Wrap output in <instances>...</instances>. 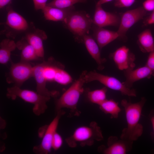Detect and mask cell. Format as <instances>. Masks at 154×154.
Listing matches in <instances>:
<instances>
[{
    "mask_svg": "<svg viewBox=\"0 0 154 154\" xmlns=\"http://www.w3.org/2000/svg\"><path fill=\"white\" fill-rule=\"evenodd\" d=\"M25 38L33 47L38 56L43 60L44 51L43 42L44 40L47 38L44 32L36 29L33 32L27 34Z\"/></svg>",
    "mask_w": 154,
    "mask_h": 154,
    "instance_id": "obj_16",
    "label": "cell"
},
{
    "mask_svg": "<svg viewBox=\"0 0 154 154\" xmlns=\"http://www.w3.org/2000/svg\"><path fill=\"white\" fill-rule=\"evenodd\" d=\"M100 109L112 118H117L121 110L118 102L113 99H106L99 105Z\"/></svg>",
    "mask_w": 154,
    "mask_h": 154,
    "instance_id": "obj_23",
    "label": "cell"
},
{
    "mask_svg": "<svg viewBox=\"0 0 154 154\" xmlns=\"http://www.w3.org/2000/svg\"><path fill=\"white\" fill-rule=\"evenodd\" d=\"M6 24L12 29L18 31H24L28 28L26 20L21 15L13 10L8 11Z\"/></svg>",
    "mask_w": 154,
    "mask_h": 154,
    "instance_id": "obj_20",
    "label": "cell"
},
{
    "mask_svg": "<svg viewBox=\"0 0 154 154\" xmlns=\"http://www.w3.org/2000/svg\"><path fill=\"white\" fill-rule=\"evenodd\" d=\"M124 72L126 80L123 83L129 88L135 82L145 78L149 79L152 76L151 70L146 65L135 69L126 70Z\"/></svg>",
    "mask_w": 154,
    "mask_h": 154,
    "instance_id": "obj_14",
    "label": "cell"
},
{
    "mask_svg": "<svg viewBox=\"0 0 154 154\" xmlns=\"http://www.w3.org/2000/svg\"><path fill=\"white\" fill-rule=\"evenodd\" d=\"M120 17L118 15L104 10L101 5L96 4L93 23L101 27L119 26Z\"/></svg>",
    "mask_w": 154,
    "mask_h": 154,
    "instance_id": "obj_11",
    "label": "cell"
},
{
    "mask_svg": "<svg viewBox=\"0 0 154 154\" xmlns=\"http://www.w3.org/2000/svg\"><path fill=\"white\" fill-rule=\"evenodd\" d=\"M93 37L100 49L119 37L117 31L106 29L96 26L93 29Z\"/></svg>",
    "mask_w": 154,
    "mask_h": 154,
    "instance_id": "obj_18",
    "label": "cell"
},
{
    "mask_svg": "<svg viewBox=\"0 0 154 154\" xmlns=\"http://www.w3.org/2000/svg\"><path fill=\"white\" fill-rule=\"evenodd\" d=\"M107 89L104 87L101 89L89 91L87 93L88 98L92 103L99 105L106 98Z\"/></svg>",
    "mask_w": 154,
    "mask_h": 154,
    "instance_id": "obj_24",
    "label": "cell"
},
{
    "mask_svg": "<svg viewBox=\"0 0 154 154\" xmlns=\"http://www.w3.org/2000/svg\"><path fill=\"white\" fill-rule=\"evenodd\" d=\"M87 0H53L46 5L61 9L66 8L76 3H85Z\"/></svg>",
    "mask_w": 154,
    "mask_h": 154,
    "instance_id": "obj_25",
    "label": "cell"
},
{
    "mask_svg": "<svg viewBox=\"0 0 154 154\" xmlns=\"http://www.w3.org/2000/svg\"><path fill=\"white\" fill-rule=\"evenodd\" d=\"M7 96L14 100L19 97L25 101L34 104L33 111L36 115L39 116L44 113L47 108L46 103L51 97L41 95L37 92L23 89L15 86L7 88Z\"/></svg>",
    "mask_w": 154,
    "mask_h": 154,
    "instance_id": "obj_2",
    "label": "cell"
},
{
    "mask_svg": "<svg viewBox=\"0 0 154 154\" xmlns=\"http://www.w3.org/2000/svg\"><path fill=\"white\" fill-rule=\"evenodd\" d=\"M63 22L65 27L74 35L76 40L81 42L84 36L88 34L93 20L84 11L74 10Z\"/></svg>",
    "mask_w": 154,
    "mask_h": 154,
    "instance_id": "obj_3",
    "label": "cell"
},
{
    "mask_svg": "<svg viewBox=\"0 0 154 154\" xmlns=\"http://www.w3.org/2000/svg\"><path fill=\"white\" fill-rule=\"evenodd\" d=\"M74 10L73 6L66 8L61 9L47 5L42 10L46 20L63 22L70 13Z\"/></svg>",
    "mask_w": 154,
    "mask_h": 154,
    "instance_id": "obj_17",
    "label": "cell"
},
{
    "mask_svg": "<svg viewBox=\"0 0 154 154\" xmlns=\"http://www.w3.org/2000/svg\"><path fill=\"white\" fill-rule=\"evenodd\" d=\"M151 70L154 76V50L150 52L145 65Z\"/></svg>",
    "mask_w": 154,
    "mask_h": 154,
    "instance_id": "obj_28",
    "label": "cell"
},
{
    "mask_svg": "<svg viewBox=\"0 0 154 154\" xmlns=\"http://www.w3.org/2000/svg\"><path fill=\"white\" fill-rule=\"evenodd\" d=\"M35 9L42 10L46 6L47 0H33Z\"/></svg>",
    "mask_w": 154,
    "mask_h": 154,
    "instance_id": "obj_30",
    "label": "cell"
},
{
    "mask_svg": "<svg viewBox=\"0 0 154 154\" xmlns=\"http://www.w3.org/2000/svg\"><path fill=\"white\" fill-rule=\"evenodd\" d=\"M63 142V139L61 136L56 132L54 134L52 140V148L54 150L58 149L62 145Z\"/></svg>",
    "mask_w": 154,
    "mask_h": 154,
    "instance_id": "obj_26",
    "label": "cell"
},
{
    "mask_svg": "<svg viewBox=\"0 0 154 154\" xmlns=\"http://www.w3.org/2000/svg\"><path fill=\"white\" fill-rule=\"evenodd\" d=\"M103 139L100 127L96 123L93 122L89 125L77 127L66 141L70 146L73 147L78 143L81 145H91L95 141H100Z\"/></svg>",
    "mask_w": 154,
    "mask_h": 154,
    "instance_id": "obj_5",
    "label": "cell"
},
{
    "mask_svg": "<svg viewBox=\"0 0 154 154\" xmlns=\"http://www.w3.org/2000/svg\"><path fill=\"white\" fill-rule=\"evenodd\" d=\"M149 118L151 123L152 127V131L151 133L152 139L154 141V109L152 110L149 115Z\"/></svg>",
    "mask_w": 154,
    "mask_h": 154,
    "instance_id": "obj_32",
    "label": "cell"
},
{
    "mask_svg": "<svg viewBox=\"0 0 154 154\" xmlns=\"http://www.w3.org/2000/svg\"><path fill=\"white\" fill-rule=\"evenodd\" d=\"M16 45L17 47L21 51V61L29 62L42 60L38 56L33 47L25 38L17 42Z\"/></svg>",
    "mask_w": 154,
    "mask_h": 154,
    "instance_id": "obj_19",
    "label": "cell"
},
{
    "mask_svg": "<svg viewBox=\"0 0 154 154\" xmlns=\"http://www.w3.org/2000/svg\"><path fill=\"white\" fill-rule=\"evenodd\" d=\"M136 0H115V6L119 8L128 7L132 5Z\"/></svg>",
    "mask_w": 154,
    "mask_h": 154,
    "instance_id": "obj_27",
    "label": "cell"
},
{
    "mask_svg": "<svg viewBox=\"0 0 154 154\" xmlns=\"http://www.w3.org/2000/svg\"><path fill=\"white\" fill-rule=\"evenodd\" d=\"M62 113L61 110L58 112V114L47 127L40 145L34 147L33 151L35 153L47 154L52 148V142L55 133L56 132L60 118Z\"/></svg>",
    "mask_w": 154,
    "mask_h": 154,
    "instance_id": "obj_10",
    "label": "cell"
},
{
    "mask_svg": "<svg viewBox=\"0 0 154 154\" xmlns=\"http://www.w3.org/2000/svg\"><path fill=\"white\" fill-rule=\"evenodd\" d=\"M143 23L144 26L154 24V10L152 11L149 15L144 19Z\"/></svg>",
    "mask_w": 154,
    "mask_h": 154,
    "instance_id": "obj_31",
    "label": "cell"
},
{
    "mask_svg": "<svg viewBox=\"0 0 154 154\" xmlns=\"http://www.w3.org/2000/svg\"><path fill=\"white\" fill-rule=\"evenodd\" d=\"M81 42L84 44L88 52L96 62L98 69L103 70L104 68V64L106 60L101 57L100 47L94 38L86 34L83 37Z\"/></svg>",
    "mask_w": 154,
    "mask_h": 154,
    "instance_id": "obj_15",
    "label": "cell"
},
{
    "mask_svg": "<svg viewBox=\"0 0 154 154\" xmlns=\"http://www.w3.org/2000/svg\"><path fill=\"white\" fill-rule=\"evenodd\" d=\"M113 0H99L97 3L96 4L99 5H101L103 4L110 2Z\"/></svg>",
    "mask_w": 154,
    "mask_h": 154,
    "instance_id": "obj_34",
    "label": "cell"
},
{
    "mask_svg": "<svg viewBox=\"0 0 154 154\" xmlns=\"http://www.w3.org/2000/svg\"><path fill=\"white\" fill-rule=\"evenodd\" d=\"M137 43L143 52H150L154 50V39L151 30L147 29L138 36Z\"/></svg>",
    "mask_w": 154,
    "mask_h": 154,
    "instance_id": "obj_21",
    "label": "cell"
},
{
    "mask_svg": "<svg viewBox=\"0 0 154 154\" xmlns=\"http://www.w3.org/2000/svg\"><path fill=\"white\" fill-rule=\"evenodd\" d=\"M11 0H0V8H2L8 3Z\"/></svg>",
    "mask_w": 154,
    "mask_h": 154,
    "instance_id": "obj_33",
    "label": "cell"
},
{
    "mask_svg": "<svg viewBox=\"0 0 154 154\" xmlns=\"http://www.w3.org/2000/svg\"><path fill=\"white\" fill-rule=\"evenodd\" d=\"M146 12L143 7H140L123 13L120 17L119 28L117 31L119 38H125L126 33L129 29L138 21L143 19Z\"/></svg>",
    "mask_w": 154,
    "mask_h": 154,
    "instance_id": "obj_8",
    "label": "cell"
},
{
    "mask_svg": "<svg viewBox=\"0 0 154 154\" xmlns=\"http://www.w3.org/2000/svg\"><path fill=\"white\" fill-rule=\"evenodd\" d=\"M146 100V98L143 97L140 101L134 103L126 99L121 101V105L125 111L127 127L122 130L120 138L133 142L141 136L143 127L139 121Z\"/></svg>",
    "mask_w": 154,
    "mask_h": 154,
    "instance_id": "obj_1",
    "label": "cell"
},
{
    "mask_svg": "<svg viewBox=\"0 0 154 154\" xmlns=\"http://www.w3.org/2000/svg\"><path fill=\"white\" fill-rule=\"evenodd\" d=\"M87 72L86 70L82 72L79 78L56 100V108L58 111L64 108L72 110H76L84 91L83 86L86 83L85 76Z\"/></svg>",
    "mask_w": 154,
    "mask_h": 154,
    "instance_id": "obj_4",
    "label": "cell"
},
{
    "mask_svg": "<svg viewBox=\"0 0 154 154\" xmlns=\"http://www.w3.org/2000/svg\"><path fill=\"white\" fill-rule=\"evenodd\" d=\"M133 143L132 141L112 136L108 139L107 147L102 146L100 150L105 154H125L132 149Z\"/></svg>",
    "mask_w": 154,
    "mask_h": 154,
    "instance_id": "obj_12",
    "label": "cell"
},
{
    "mask_svg": "<svg viewBox=\"0 0 154 154\" xmlns=\"http://www.w3.org/2000/svg\"><path fill=\"white\" fill-rule=\"evenodd\" d=\"M146 11L154 10V0H146L143 3V6Z\"/></svg>",
    "mask_w": 154,
    "mask_h": 154,
    "instance_id": "obj_29",
    "label": "cell"
},
{
    "mask_svg": "<svg viewBox=\"0 0 154 154\" xmlns=\"http://www.w3.org/2000/svg\"><path fill=\"white\" fill-rule=\"evenodd\" d=\"M111 57L120 70L133 69L135 66V55L126 46L117 48L111 54Z\"/></svg>",
    "mask_w": 154,
    "mask_h": 154,
    "instance_id": "obj_9",
    "label": "cell"
},
{
    "mask_svg": "<svg viewBox=\"0 0 154 154\" xmlns=\"http://www.w3.org/2000/svg\"><path fill=\"white\" fill-rule=\"evenodd\" d=\"M86 83L97 81L107 88L119 92L122 95L136 97L135 89L127 87L123 83L117 78L104 75L96 71L86 72L85 76Z\"/></svg>",
    "mask_w": 154,
    "mask_h": 154,
    "instance_id": "obj_6",
    "label": "cell"
},
{
    "mask_svg": "<svg viewBox=\"0 0 154 154\" xmlns=\"http://www.w3.org/2000/svg\"><path fill=\"white\" fill-rule=\"evenodd\" d=\"M9 71L6 75V82L20 87L23 83L33 76V67L29 62L20 61L14 63L11 61Z\"/></svg>",
    "mask_w": 154,
    "mask_h": 154,
    "instance_id": "obj_7",
    "label": "cell"
},
{
    "mask_svg": "<svg viewBox=\"0 0 154 154\" xmlns=\"http://www.w3.org/2000/svg\"><path fill=\"white\" fill-rule=\"evenodd\" d=\"M46 63V61H43L33 67V76L36 82L37 92L38 93L44 96L50 97H56L58 94L56 91H50L46 87L47 81L44 73V69Z\"/></svg>",
    "mask_w": 154,
    "mask_h": 154,
    "instance_id": "obj_13",
    "label": "cell"
},
{
    "mask_svg": "<svg viewBox=\"0 0 154 154\" xmlns=\"http://www.w3.org/2000/svg\"><path fill=\"white\" fill-rule=\"evenodd\" d=\"M17 47L16 43L9 39L3 40L0 44V63L5 64L10 60L11 52Z\"/></svg>",
    "mask_w": 154,
    "mask_h": 154,
    "instance_id": "obj_22",
    "label": "cell"
}]
</instances>
